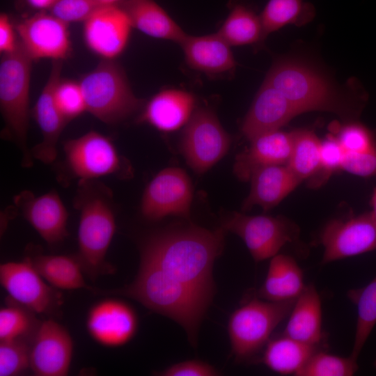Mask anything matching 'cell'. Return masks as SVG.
I'll return each mask as SVG.
<instances>
[{"instance_id":"1","label":"cell","mask_w":376,"mask_h":376,"mask_svg":"<svg viewBox=\"0 0 376 376\" xmlns=\"http://www.w3.org/2000/svg\"><path fill=\"white\" fill-rule=\"evenodd\" d=\"M265 82L283 94L301 112L322 111L345 123L360 120L368 94L356 77L340 85L310 60L297 56L276 59Z\"/></svg>"},{"instance_id":"2","label":"cell","mask_w":376,"mask_h":376,"mask_svg":"<svg viewBox=\"0 0 376 376\" xmlns=\"http://www.w3.org/2000/svg\"><path fill=\"white\" fill-rule=\"evenodd\" d=\"M226 230L190 226L150 236L141 249V260L168 276L212 297V267L223 249Z\"/></svg>"},{"instance_id":"3","label":"cell","mask_w":376,"mask_h":376,"mask_svg":"<svg viewBox=\"0 0 376 376\" xmlns=\"http://www.w3.org/2000/svg\"><path fill=\"white\" fill-rule=\"evenodd\" d=\"M100 295H120L180 324L195 344L199 324L211 301L207 296L168 276L155 265L141 260L134 281L111 290L93 289Z\"/></svg>"},{"instance_id":"4","label":"cell","mask_w":376,"mask_h":376,"mask_svg":"<svg viewBox=\"0 0 376 376\" xmlns=\"http://www.w3.org/2000/svg\"><path fill=\"white\" fill-rule=\"evenodd\" d=\"M77 207L79 210L78 255L84 273L93 281L113 274L106 255L116 233V219L107 197L83 181Z\"/></svg>"},{"instance_id":"5","label":"cell","mask_w":376,"mask_h":376,"mask_svg":"<svg viewBox=\"0 0 376 376\" xmlns=\"http://www.w3.org/2000/svg\"><path fill=\"white\" fill-rule=\"evenodd\" d=\"M32 61L19 40L16 50L3 54L0 62L1 110L8 132L23 152L25 166L32 164L26 146Z\"/></svg>"},{"instance_id":"6","label":"cell","mask_w":376,"mask_h":376,"mask_svg":"<svg viewBox=\"0 0 376 376\" xmlns=\"http://www.w3.org/2000/svg\"><path fill=\"white\" fill-rule=\"evenodd\" d=\"M79 83L86 111L107 124L125 119L144 104L133 93L124 72L112 60H104Z\"/></svg>"},{"instance_id":"7","label":"cell","mask_w":376,"mask_h":376,"mask_svg":"<svg viewBox=\"0 0 376 376\" xmlns=\"http://www.w3.org/2000/svg\"><path fill=\"white\" fill-rule=\"evenodd\" d=\"M295 300L271 301L256 297L237 308L228 324L235 359L247 360L264 348L274 329L289 315Z\"/></svg>"},{"instance_id":"8","label":"cell","mask_w":376,"mask_h":376,"mask_svg":"<svg viewBox=\"0 0 376 376\" xmlns=\"http://www.w3.org/2000/svg\"><path fill=\"white\" fill-rule=\"evenodd\" d=\"M221 228L238 235L256 262L272 258L299 235V227L285 217L250 216L237 212L223 220Z\"/></svg>"},{"instance_id":"9","label":"cell","mask_w":376,"mask_h":376,"mask_svg":"<svg viewBox=\"0 0 376 376\" xmlns=\"http://www.w3.org/2000/svg\"><path fill=\"white\" fill-rule=\"evenodd\" d=\"M231 139L215 113L207 108L194 110L183 130L180 150L197 173L207 171L227 153Z\"/></svg>"},{"instance_id":"10","label":"cell","mask_w":376,"mask_h":376,"mask_svg":"<svg viewBox=\"0 0 376 376\" xmlns=\"http://www.w3.org/2000/svg\"><path fill=\"white\" fill-rule=\"evenodd\" d=\"M40 275L29 259L0 265V283L8 297L36 314L49 315L63 304L61 293Z\"/></svg>"},{"instance_id":"11","label":"cell","mask_w":376,"mask_h":376,"mask_svg":"<svg viewBox=\"0 0 376 376\" xmlns=\"http://www.w3.org/2000/svg\"><path fill=\"white\" fill-rule=\"evenodd\" d=\"M193 199L191 180L185 170L169 167L160 171L146 187L141 210L148 220L169 215L188 218Z\"/></svg>"},{"instance_id":"12","label":"cell","mask_w":376,"mask_h":376,"mask_svg":"<svg viewBox=\"0 0 376 376\" xmlns=\"http://www.w3.org/2000/svg\"><path fill=\"white\" fill-rule=\"evenodd\" d=\"M322 263L376 251V221L371 212L329 221L320 235Z\"/></svg>"},{"instance_id":"13","label":"cell","mask_w":376,"mask_h":376,"mask_svg":"<svg viewBox=\"0 0 376 376\" xmlns=\"http://www.w3.org/2000/svg\"><path fill=\"white\" fill-rule=\"evenodd\" d=\"M63 150L70 171L81 181L118 174L123 169V162L112 141L95 131L67 141Z\"/></svg>"},{"instance_id":"14","label":"cell","mask_w":376,"mask_h":376,"mask_svg":"<svg viewBox=\"0 0 376 376\" xmlns=\"http://www.w3.org/2000/svg\"><path fill=\"white\" fill-rule=\"evenodd\" d=\"M19 40L33 60L62 61L71 51L68 24L49 12L40 11L15 26Z\"/></svg>"},{"instance_id":"15","label":"cell","mask_w":376,"mask_h":376,"mask_svg":"<svg viewBox=\"0 0 376 376\" xmlns=\"http://www.w3.org/2000/svg\"><path fill=\"white\" fill-rule=\"evenodd\" d=\"M68 329L52 319L42 321L31 344L30 369L36 376H66L73 354Z\"/></svg>"},{"instance_id":"16","label":"cell","mask_w":376,"mask_h":376,"mask_svg":"<svg viewBox=\"0 0 376 376\" xmlns=\"http://www.w3.org/2000/svg\"><path fill=\"white\" fill-rule=\"evenodd\" d=\"M88 335L97 344L106 347H118L130 342L138 328L134 310L126 302L107 298L94 304L86 319Z\"/></svg>"},{"instance_id":"17","label":"cell","mask_w":376,"mask_h":376,"mask_svg":"<svg viewBox=\"0 0 376 376\" xmlns=\"http://www.w3.org/2000/svg\"><path fill=\"white\" fill-rule=\"evenodd\" d=\"M132 26L118 5H103L84 22L87 47L104 60H113L125 49Z\"/></svg>"},{"instance_id":"18","label":"cell","mask_w":376,"mask_h":376,"mask_svg":"<svg viewBox=\"0 0 376 376\" xmlns=\"http://www.w3.org/2000/svg\"><path fill=\"white\" fill-rule=\"evenodd\" d=\"M301 113L279 90L263 81L243 120L241 131L251 141L260 134L279 130Z\"/></svg>"},{"instance_id":"19","label":"cell","mask_w":376,"mask_h":376,"mask_svg":"<svg viewBox=\"0 0 376 376\" xmlns=\"http://www.w3.org/2000/svg\"><path fill=\"white\" fill-rule=\"evenodd\" d=\"M24 217L49 244H56L68 235V213L59 195L50 191L35 196L24 191L15 198Z\"/></svg>"},{"instance_id":"20","label":"cell","mask_w":376,"mask_h":376,"mask_svg":"<svg viewBox=\"0 0 376 376\" xmlns=\"http://www.w3.org/2000/svg\"><path fill=\"white\" fill-rule=\"evenodd\" d=\"M62 61H53L46 84L33 108V116L42 133V142L31 151L32 157L45 164L56 157V144L68 123L60 112L54 98V91L61 80Z\"/></svg>"},{"instance_id":"21","label":"cell","mask_w":376,"mask_h":376,"mask_svg":"<svg viewBox=\"0 0 376 376\" xmlns=\"http://www.w3.org/2000/svg\"><path fill=\"white\" fill-rule=\"evenodd\" d=\"M250 141L249 148L237 155L233 164V173L240 180L249 181L260 168L288 164L292 144V132L272 131Z\"/></svg>"},{"instance_id":"22","label":"cell","mask_w":376,"mask_h":376,"mask_svg":"<svg viewBox=\"0 0 376 376\" xmlns=\"http://www.w3.org/2000/svg\"><path fill=\"white\" fill-rule=\"evenodd\" d=\"M195 97L188 91L166 89L155 94L144 106L138 121L169 132L185 125L191 117Z\"/></svg>"},{"instance_id":"23","label":"cell","mask_w":376,"mask_h":376,"mask_svg":"<svg viewBox=\"0 0 376 376\" xmlns=\"http://www.w3.org/2000/svg\"><path fill=\"white\" fill-rule=\"evenodd\" d=\"M251 189L242 205V211L254 205L267 211L277 205L301 182L287 164H276L260 168L251 175Z\"/></svg>"},{"instance_id":"24","label":"cell","mask_w":376,"mask_h":376,"mask_svg":"<svg viewBox=\"0 0 376 376\" xmlns=\"http://www.w3.org/2000/svg\"><path fill=\"white\" fill-rule=\"evenodd\" d=\"M188 65L208 75H221L235 69L230 46L218 34L187 36L180 44Z\"/></svg>"},{"instance_id":"25","label":"cell","mask_w":376,"mask_h":376,"mask_svg":"<svg viewBox=\"0 0 376 376\" xmlns=\"http://www.w3.org/2000/svg\"><path fill=\"white\" fill-rule=\"evenodd\" d=\"M288 317L283 335L305 343L322 345V301L313 284L306 285L296 299Z\"/></svg>"},{"instance_id":"26","label":"cell","mask_w":376,"mask_h":376,"mask_svg":"<svg viewBox=\"0 0 376 376\" xmlns=\"http://www.w3.org/2000/svg\"><path fill=\"white\" fill-rule=\"evenodd\" d=\"M118 5L126 13L132 28L150 37L180 44L187 36L154 0H125Z\"/></svg>"},{"instance_id":"27","label":"cell","mask_w":376,"mask_h":376,"mask_svg":"<svg viewBox=\"0 0 376 376\" xmlns=\"http://www.w3.org/2000/svg\"><path fill=\"white\" fill-rule=\"evenodd\" d=\"M304 274L290 256L276 254L269 263L265 280L257 292V297L271 301L296 299L304 290Z\"/></svg>"},{"instance_id":"28","label":"cell","mask_w":376,"mask_h":376,"mask_svg":"<svg viewBox=\"0 0 376 376\" xmlns=\"http://www.w3.org/2000/svg\"><path fill=\"white\" fill-rule=\"evenodd\" d=\"M320 347L283 335L268 341L261 361L276 373L296 375Z\"/></svg>"},{"instance_id":"29","label":"cell","mask_w":376,"mask_h":376,"mask_svg":"<svg viewBox=\"0 0 376 376\" xmlns=\"http://www.w3.org/2000/svg\"><path fill=\"white\" fill-rule=\"evenodd\" d=\"M40 275L58 290H91L77 256L38 254L27 257Z\"/></svg>"},{"instance_id":"30","label":"cell","mask_w":376,"mask_h":376,"mask_svg":"<svg viewBox=\"0 0 376 376\" xmlns=\"http://www.w3.org/2000/svg\"><path fill=\"white\" fill-rule=\"evenodd\" d=\"M315 15L313 5L304 0H269L260 15L263 38L286 25H305Z\"/></svg>"},{"instance_id":"31","label":"cell","mask_w":376,"mask_h":376,"mask_svg":"<svg viewBox=\"0 0 376 376\" xmlns=\"http://www.w3.org/2000/svg\"><path fill=\"white\" fill-rule=\"evenodd\" d=\"M230 45L238 46L264 41L260 15L242 3L235 4L217 32Z\"/></svg>"},{"instance_id":"32","label":"cell","mask_w":376,"mask_h":376,"mask_svg":"<svg viewBox=\"0 0 376 376\" xmlns=\"http://www.w3.org/2000/svg\"><path fill=\"white\" fill-rule=\"evenodd\" d=\"M347 297L357 307V318L350 356L358 360L376 324V276L365 286L348 290Z\"/></svg>"},{"instance_id":"33","label":"cell","mask_w":376,"mask_h":376,"mask_svg":"<svg viewBox=\"0 0 376 376\" xmlns=\"http://www.w3.org/2000/svg\"><path fill=\"white\" fill-rule=\"evenodd\" d=\"M292 132V144L287 166L301 181L311 178L320 168L321 141L307 130Z\"/></svg>"},{"instance_id":"34","label":"cell","mask_w":376,"mask_h":376,"mask_svg":"<svg viewBox=\"0 0 376 376\" xmlns=\"http://www.w3.org/2000/svg\"><path fill=\"white\" fill-rule=\"evenodd\" d=\"M36 313L9 297L0 310V342L32 339L42 321Z\"/></svg>"},{"instance_id":"35","label":"cell","mask_w":376,"mask_h":376,"mask_svg":"<svg viewBox=\"0 0 376 376\" xmlns=\"http://www.w3.org/2000/svg\"><path fill=\"white\" fill-rule=\"evenodd\" d=\"M359 369L357 360L317 351L296 376H352Z\"/></svg>"},{"instance_id":"36","label":"cell","mask_w":376,"mask_h":376,"mask_svg":"<svg viewBox=\"0 0 376 376\" xmlns=\"http://www.w3.org/2000/svg\"><path fill=\"white\" fill-rule=\"evenodd\" d=\"M335 136L345 152L376 151V130H370L360 120L345 123Z\"/></svg>"},{"instance_id":"37","label":"cell","mask_w":376,"mask_h":376,"mask_svg":"<svg viewBox=\"0 0 376 376\" xmlns=\"http://www.w3.org/2000/svg\"><path fill=\"white\" fill-rule=\"evenodd\" d=\"M31 341L0 342V376H16L30 368Z\"/></svg>"},{"instance_id":"38","label":"cell","mask_w":376,"mask_h":376,"mask_svg":"<svg viewBox=\"0 0 376 376\" xmlns=\"http://www.w3.org/2000/svg\"><path fill=\"white\" fill-rule=\"evenodd\" d=\"M54 98L67 122L86 111L85 98L79 82L61 79L54 91Z\"/></svg>"},{"instance_id":"39","label":"cell","mask_w":376,"mask_h":376,"mask_svg":"<svg viewBox=\"0 0 376 376\" xmlns=\"http://www.w3.org/2000/svg\"><path fill=\"white\" fill-rule=\"evenodd\" d=\"M344 154V150L334 135L329 134L321 141L320 168L312 177L313 187L322 185L333 173L341 169Z\"/></svg>"},{"instance_id":"40","label":"cell","mask_w":376,"mask_h":376,"mask_svg":"<svg viewBox=\"0 0 376 376\" xmlns=\"http://www.w3.org/2000/svg\"><path fill=\"white\" fill-rule=\"evenodd\" d=\"M102 6L97 0H57L48 10L69 24L84 22Z\"/></svg>"},{"instance_id":"41","label":"cell","mask_w":376,"mask_h":376,"mask_svg":"<svg viewBox=\"0 0 376 376\" xmlns=\"http://www.w3.org/2000/svg\"><path fill=\"white\" fill-rule=\"evenodd\" d=\"M341 169L362 178L376 175V151L366 153L345 152Z\"/></svg>"},{"instance_id":"42","label":"cell","mask_w":376,"mask_h":376,"mask_svg":"<svg viewBox=\"0 0 376 376\" xmlns=\"http://www.w3.org/2000/svg\"><path fill=\"white\" fill-rule=\"evenodd\" d=\"M163 376H214L218 371L210 364L198 361L190 360L175 363L158 373Z\"/></svg>"},{"instance_id":"43","label":"cell","mask_w":376,"mask_h":376,"mask_svg":"<svg viewBox=\"0 0 376 376\" xmlns=\"http://www.w3.org/2000/svg\"><path fill=\"white\" fill-rule=\"evenodd\" d=\"M17 31L5 14L0 15V52L1 54H10L16 50L19 40L16 37Z\"/></svg>"},{"instance_id":"44","label":"cell","mask_w":376,"mask_h":376,"mask_svg":"<svg viewBox=\"0 0 376 376\" xmlns=\"http://www.w3.org/2000/svg\"><path fill=\"white\" fill-rule=\"evenodd\" d=\"M31 6L40 11L49 10L57 0H26Z\"/></svg>"},{"instance_id":"45","label":"cell","mask_w":376,"mask_h":376,"mask_svg":"<svg viewBox=\"0 0 376 376\" xmlns=\"http://www.w3.org/2000/svg\"><path fill=\"white\" fill-rule=\"evenodd\" d=\"M370 205L372 210L370 211L372 215L376 221V187L374 188L372 196L370 198Z\"/></svg>"},{"instance_id":"46","label":"cell","mask_w":376,"mask_h":376,"mask_svg":"<svg viewBox=\"0 0 376 376\" xmlns=\"http://www.w3.org/2000/svg\"><path fill=\"white\" fill-rule=\"evenodd\" d=\"M102 5H116L125 0H97Z\"/></svg>"},{"instance_id":"47","label":"cell","mask_w":376,"mask_h":376,"mask_svg":"<svg viewBox=\"0 0 376 376\" xmlns=\"http://www.w3.org/2000/svg\"><path fill=\"white\" fill-rule=\"evenodd\" d=\"M373 366H374L375 368L376 369V358H375V359L374 361Z\"/></svg>"}]
</instances>
